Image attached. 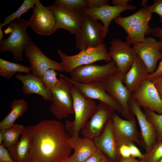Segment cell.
Segmentation results:
<instances>
[{
    "mask_svg": "<svg viewBox=\"0 0 162 162\" xmlns=\"http://www.w3.org/2000/svg\"><path fill=\"white\" fill-rule=\"evenodd\" d=\"M149 74L146 66L137 54L131 67L125 76L123 83L132 94L140 88Z\"/></svg>",
    "mask_w": 162,
    "mask_h": 162,
    "instance_id": "23",
    "label": "cell"
},
{
    "mask_svg": "<svg viewBox=\"0 0 162 162\" xmlns=\"http://www.w3.org/2000/svg\"><path fill=\"white\" fill-rule=\"evenodd\" d=\"M2 28H0V40H2L3 38V32L2 30Z\"/></svg>",
    "mask_w": 162,
    "mask_h": 162,
    "instance_id": "49",
    "label": "cell"
},
{
    "mask_svg": "<svg viewBox=\"0 0 162 162\" xmlns=\"http://www.w3.org/2000/svg\"><path fill=\"white\" fill-rule=\"evenodd\" d=\"M110 43L109 54L118 68L117 74L124 78L137 54L130 44L126 41L115 39Z\"/></svg>",
    "mask_w": 162,
    "mask_h": 162,
    "instance_id": "11",
    "label": "cell"
},
{
    "mask_svg": "<svg viewBox=\"0 0 162 162\" xmlns=\"http://www.w3.org/2000/svg\"><path fill=\"white\" fill-rule=\"evenodd\" d=\"M120 162H143L142 160H139L131 157L128 158H124L120 156Z\"/></svg>",
    "mask_w": 162,
    "mask_h": 162,
    "instance_id": "44",
    "label": "cell"
},
{
    "mask_svg": "<svg viewBox=\"0 0 162 162\" xmlns=\"http://www.w3.org/2000/svg\"><path fill=\"white\" fill-rule=\"evenodd\" d=\"M145 8L150 13H154L157 14L162 18V0H155L153 4L149 6H146Z\"/></svg>",
    "mask_w": 162,
    "mask_h": 162,
    "instance_id": "34",
    "label": "cell"
},
{
    "mask_svg": "<svg viewBox=\"0 0 162 162\" xmlns=\"http://www.w3.org/2000/svg\"><path fill=\"white\" fill-rule=\"evenodd\" d=\"M30 127L32 148L29 160L63 162L70 157V136L62 122L44 119Z\"/></svg>",
    "mask_w": 162,
    "mask_h": 162,
    "instance_id": "1",
    "label": "cell"
},
{
    "mask_svg": "<svg viewBox=\"0 0 162 162\" xmlns=\"http://www.w3.org/2000/svg\"><path fill=\"white\" fill-rule=\"evenodd\" d=\"M70 93L72 97L74 119L66 121L65 129L70 137H77L82 129L95 111L97 105L94 101L83 95L73 85Z\"/></svg>",
    "mask_w": 162,
    "mask_h": 162,
    "instance_id": "2",
    "label": "cell"
},
{
    "mask_svg": "<svg viewBox=\"0 0 162 162\" xmlns=\"http://www.w3.org/2000/svg\"><path fill=\"white\" fill-rule=\"evenodd\" d=\"M133 47L142 60L149 74L157 69L158 61L162 58V41L149 37L145 40L133 45Z\"/></svg>",
    "mask_w": 162,
    "mask_h": 162,
    "instance_id": "14",
    "label": "cell"
},
{
    "mask_svg": "<svg viewBox=\"0 0 162 162\" xmlns=\"http://www.w3.org/2000/svg\"><path fill=\"white\" fill-rule=\"evenodd\" d=\"M63 162H74L73 160L71 159V158H70V157H69L67 158V159H66L65 160H64Z\"/></svg>",
    "mask_w": 162,
    "mask_h": 162,
    "instance_id": "47",
    "label": "cell"
},
{
    "mask_svg": "<svg viewBox=\"0 0 162 162\" xmlns=\"http://www.w3.org/2000/svg\"><path fill=\"white\" fill-rule=\"evenodd\" d=\"M110 1L109 0H88L87 8H99L103 6L109 5Z\"/></svg>",
    "mask_w": 162,
    "mask_h": 162,
    "instance_id": "37",
    "label": "cell"
},
{
    "mask_svg": "<svg viewBox=\"0 0 162 162\" xmlns=\"http://www.w3.org/2000/svg\"><path fill=\"white\" fill-rule=\"evenodd\" d=\"M14 76L22 82V89L25 94H38L41 96L44 100L51 101V92L42 79L31 73L25 74L17 73Z\"/></svg>",
    "mask_w": 162,
    "mask_h": 162,
    "instance_id": "22",
    "label": "cell"
},
{
    "mask_svg": "<svg viewBox=\"0 0 162 162\" xmlns=\"http://www.w3.org/2000/svg\"><path fill=\"white\" fill-rule=\"evenodd\" d=\"M152 18V14L143 8L128 16H119L114 22L126 31V41L134 45L145 41V35L152 33L153 29L148 24Z\"/></svg>",
    "mask_w": 162,
    "mask_h": 162,
    "instance_id": "3",
    "label": "cell"
},
{
    "mask_svg": "<svg viewBox=\"0 0 162 162\" xmlns=\"http://www.w3.org/2000/svg\"><path fill=\"white\" fill-rule=\"evenodd\" d=\"M131 0H112L111 3L113 6H125L128 5V3Z\"/></svg>",
    "mask_w": 162,
    "mask_h": 162,
    "instance_id": "43",
    "label": "cell"
},
{
    "mask_svg": "<svg viewBox=\"0 0 162 162\" xmlns=\"http://www.w3.org/2000/svg\"><path fill=\"white\" fill-rule=\"evenodd\" d=\"M32 148V138L30 126L27 125L18 142L8 148L15 162H27L29 159Z\"/></svg>",
    "mask_w": 162,
    "mask_h": 162,
    "instance_id": "24",
    "label": "cell"
},
{
    "mask_svg": "<svg viewBox=\"0 0 162 162\" xmlns=\"http://www.w3.org/2000/svg\"><path fill=\"white\" fill-rule=\"evenodd\" d=\"M84 162H113L100 150L97 149L96 152Z\"/></svg>",
    "mask_w": 162,
    "mask_h": 162,
    "instance_id": "35",
    "label": "cell"
},
{
    "mask_svg": "<svg viewBox=\"0 0 162 162\" xmlns=\"http://www.w3.org/2000/svg\"><path fill=\"white\" fill-rule=\"evenodd\" d=\"M114 112L107 105L100 102L97 105L94 113L80 133L83 137L93 140L103 132Z\"/></svg>",
    "mask_w": 162,
    "mask_h": 162,
    "instance_id": "16",
    "label": "cell"
},
{
    "mask_svg": "<svg viewBox=\"0 0 162 162\" xmlns=\"http://www.w3.org/2000/svg\"><path fill=\"white\" fill-rule=\"evenodd\" d=\"M111 118L113 133L118 148L122 144H127L130 142L136 143L143 147L134 116L129 120L124 119L114 112Z\"/></svg>",
    "mask_w": 162,
    "mask_h": 162,
    "instance_id": "10",
    "label": "cell"
},
{
    "mask_svg": "<svg viewBox=\"0 0 162 162\" xmlns=\"http://www.w3.org/2000/svg\"><path fill=\"white\" fill-rule=\"evenodd\" d=\"M27 20L29 26L38 34L49 36L54 33L56 20L54 14L39 0H36L32 16Z\"/></svg>",
    "mask_w": 162,
    "mask_h": 162,
    "instance_id": "13",
    "label": "cell"
},
{
    "mask_svg": "<svg viewBox=\"0 0 162 162\" xmlns=\"http://www.w3.org/2000/svg\"><path fill=\"white\" fill-rule=\"evenodd\" d=\"M127 145L130 148L131 157L134 158L137 157L141 160L144 158V154L142 153L139 149L135 145L133 142H129Z\"/></svg>",
    "mask_w": 162,
    "mask_h": 162,
    "instance_id": "38",
    "label": "cell"
},
{
    "mask_svg": "<svg viewBox=\"0 0 162 162\" xmlns=\"http://www.w3.org/2000/svg\"><path fill=\"white\" fill-rule=\"evenodd\" d=\"M28 105L23 99H15L10 104V112L0 122V130L7 128L14 124L16 120L22 116L27 110Z\"/></svg>",
    "mask_w": 162,
    "mask_h": 162,
    "instance_id": "26",
    "label": "cell"
},
{
    "mask_svg": "<svg viewBox=\"0 0 162 162\" xmlns=\"http://www.w3.org/2000/svg\"><path fill=\"white\" fill-rule=\"evenodd\" d=\"M131 97L140 107L162 115V100L152 81L146 79L140 88L132 94Z\"/></svg>",
    "mask_w": 162,
    "mask_h": 162,
    "instance_id": "19",
    "label": "cell"
},
{
    "mask_svg": "<svg viewBox=\"0 0 162 162\" xmlns=\"http://www.w3.org/2000/svg\"><path fill=\"white\" fill-rule=\"evenodd\" d=\"M158 94L162 100V76L157 78L152 81Z\"/></svg>",
    "mask_w": 162,
    "mask_h": 162,
    "instance_id": "41",
    "label": "cell"
},
{
    "mask_svg": "<svg viewBox=\"0 0 162 162\" xmlns=\"http://www.w3.org/2000/svg\"><path fill=\"white\" fill-rule=\"evenodd\" d=\"M160 21L162 24L161 28L156 27L152 29V33L154 35L158 38L160 40L162 41V18H160Z\"/></svg>",
    "mask_w": 162,
    "mask_h": 162,
    "instance_id": "42",
    "label": "cell"
},
{
    "mask_svg": "<svg viewBox=\"0 0 162 162\" xmlns=\"http://www.w3.org/2000/svg\"><path fill=\"white\" fill-rule=\"evenodd\" d=\"M76 36L75 45L80 50L104 43L103 25L97 20L82 14L80 32Z\"/></svg>",
    "mask_w": 162,
    "mask_h": 162,
    "instance_id": "7",
    "label": "cell"
},
{
    "mask_svg": "<svg viewBox=\"0 0 162 162\" xmlns=\"http://www.w3.org/2000/svg\"><path fill=\"white\" fill-rule=\"evenodd\" d=\"M147 0H142L141 3V5L143 7V8L145 7L146 6V3L147 2Z\"/></svg>",
    "mask_w": 162,
    "mask_h": 162,
    "instance_id": "46",
    "label": "cell"
},
{
    "mask_svg": "<svg viewBox=\"0 0 162 162\" xmlns=\"http://www.w3.org/2000/svg\"><path fill=\"white\" fill-rule=\"evenodd\" d=\"M70 81L83 95L89 99H96L107 105L114 111L122 114L121 106L118 102L106 91L102 82H93L82 83Z\"/></svg>",
    "mask_w": 162,
    "mask_h": 162,
    "instance_id": "15",
    "label": "cell"
},
{
    "mask_svg": "<svg viewBox=\"0 0 162 162\" xmlns=\"http://www.w3.org/2000/svg\"><path fill=\"white\" fill-rule=\"evenodd\" d=\"M110 118L101 134L94 140L95 146L113 162L119 161L120 155L113 133Z\"/></svg>",
    "mask_w": 162,
    "mask_h": 162,
    "instance_id": "21",
    "label": "cell"
},
{
    "mask_svg": "<svg viewBox=\"0 0 162 162\" xmlns=\"http://www.w3.org/2000/svg\"><path fill=\"white\" fill-rule=\"evenodd\" d=\"M143 109L147 118L155 129L157 141H162V115L156 113L147 108H143Z\"/></svg>",
    "mask_w": 162,
    "mask_h": 162,
    "instance_id": "30",
    "label": "cell"
},
{
    "mask_svg": "<svg viewBox=\"0 0 162 162\" xmlns=\"http://www.w3.org/2000/svg\"><path fill=\"white\" fill-rule=\"evenodd\" d=\"M36 0H24L19 8L14 13L7 16L4 22L0 23V28L8 24L14 20L20 17L24 13L34 7Z\"/></svg>",
    "mask_w": 162,
    "mask_h": 162,
    "instance_id": "29",
    "label": "cell"
},
{
    "mask_svg": "<svg viewBox=\"0 0 162 162\" xmlns=\"http://www.w3.org/2000/svg\"><path fill=\"white\" fill-rule=\"evenodd\" d=\"M158 162H162V158L160 159Z\"/></svg>",
    "mask_w": 162,
    "mask_h": 162,
    "instance_id": "50",
    "label": "cell"
},
{
    "mask_svg": "<svg viewBox=\"0 0 162 162\" xmlns=\"http://www.w3.org/2000/svg\"><path fill=\"white\" fill-rule=\"evenodd\" d=\"M25 128L21 124H14L10 128L1 130L3 136L2 145L7 148L14 145L20 140Z\"/></svg>",
    "mask_w": 162,
    "mask_h": 162,
    "instance_id": "28",
    "label": "cell"
},
{
    "mask_svg": "<svg viewBox=\"0 0 162 162\" xmlns=\"http://www.w3.org/2000/svg\"><path fill=\"white\" fill-rule=\"evenodd\" d=\"M3 141V136L2 130L0 131V145H2Z\"/></svg>",
    "mask_w": 162,
    "mask_h": 162,
    "instance_id": "45",
    "label": "cell"
},
{
    "mask_svg": "<svg viewBox=\"0 0 162 162\" xmlns=\"http://www.w3.org/2000/svg\"><path fill=\"white\" fill-rule=\"evenodd\" d=\"M130 111L133 116H136L140 127V137L145 150V154L149 153L155 144L156 134L152 124L148 119L141 107L131 97L128 103Z\"/></svg>",
    "mask_w": 162,
    "mask_h": 162,
    "instance_id": "18",
    "label": "cell"
},
{
    "mask_svg": "<svg viewBox=\"0 0 162 162\" xmlns=\"http://www.w3.org/2000/svg\"><path fill=\"white\" fill-rule=\"evenodd\" d=\"M136 8L135 6L129 4L125 6L106 5L99 8H86L84 10L82 14L102 22L105 38L108 33L110 24L113 20L119 16L121 13L125 10H133Z\"/></svg>",
    "mask_w": 162,
    "mask_h": 162,
    "instance_id": "20",
    "label": "cell"
},
{
    "mask_svg": "<svg viewBox=\"0 0 162 162\" xmlns=\"http://www.w3.org/2000/svg\"><path fill=\"white\" fill-rule=\"evenodd\" d=\"M124 79L117 74L109 76L102 82L107 93L121 106L122 111V115L125 119L129 120L133 116L130 111L128 104L132 94L124 85Z\"/></svg>",
    "mask_w": 162,
    "mask_h": 162,
    "instance_id": "12",
    "label": "cell"
},
{
    "mask_svg": "<svg viewBox=\"0 0 162 162\" xmlns=\"http://www.w3.org/2000/svg\"><path fill=\"white\" fill-rule=\"evenodd\" d=\"M27 162H42L39 160L34 159H30Z\"/></svg>",
    "mask_w": 162,
    "mask_h": 162,
    "instance_id": "48",
    "label": "cell"
},
{
    "mask_svg": "<svg viewBox=\"0 0 162 162\" xmlns=\"http://www.w3.org/2000/svg\"><path fill=\"white\" fill-rule=\"evenodd\" d=\"M143 162H158L162 158V141H157L151 151L144 154Z\"/></svg>",
    "mask_w": 162,
    "mask_h": 162,
    "instance_id": "32",
    "label": "cell"
},
{
    "mask_svg": "<svg viewBox=\"0 0 162 162\" xmlns=\"http://www.w3.org/2000/svg\"><path fill=\"white\" fill-rule=\"evenodd\" d=\"M24 51L25 57L30 64L31 71L35 76L42 79L44 73L50 69L64 71L61 63L47 57L32 40L29 41Z\"/></svg>",
    "mask_w": 162,
    "mask_h": 162,
    "instance_id": "9",
    "label": "cell"
},
{
    "mask_svg": "<svg viewBox=\"0 0 162 162\" xmlns=\"http://www.w3.org/2000/svg\"><path fill=\"white\" fill-rule=\"evenodd\" d=\"M58 79L56 86L50 90L52 97L49 110L57 118L61 120L74 114L70 93L73 84L70 78L63 74H60Z\"/></svg>",
    "mask_w": 162,
    "mask_h": 162,
    "instance_id": "6",
    "label": "cell"
},
{
    "mask_svg": "<svg viewBox=\"0 0 162 162\" xmlns=\"http://www.w3.org/2000/svg\"><path fill=\"white\" fill-rule=\"evenodd\" d=\"M69 141L74 152L70 158L74 162H84L93 155L98 148L93 140L85 138L70 137Z\"/></svg>",
    "mask_w": 162,
    "mask_h": 162,
    "instance_id": "25",
    "label": "cell"
},
{
    "mask_svg": "<svg viewBox=\"0 0 162 162\" xmlns=\"http://www.w3.org/2000/svg\"><path fill=\"white\" fill-rule=\"evenodd\" d=\"M118 71L115 62L112 60L104 65L91 64L78 67L70 73V79L82 83L102 82L109 76L116 74Z\"/></svg>",
    "mask_w": 162,
    "mask_h": 162,
    "instance_id": "8",
    "label": "cell"
},
{
    "mask_svg": "<svg viewBox=\"0 0 162 162\" xmlns=\"http://www.w3.org/2000/svg\"><path fill=\"white\" fill-rule=\"evenodd\" d=\"M47 7L52 12L55 17L54 32L58 29L63 28L75 35L79 33L82 14L64 8L56 1Z\"/></svg>",
    "mask_w": 162,
    "mask_h": 162,
    "instance_id": "17",
    "label": "cell"
},
{
    "mask_svg": "<svg viewBox=\"0 0 162 162\" xmlns=\"http://www.w3.org/2000/svg\"><path fill=\"white\" fill-rule=\"evenodd\" d=\"M162 76V60L159 63L158 68L153 73L149 74L147 79L151 81Z\"/></svg>",
    "mask_w": 162,
    "mask_h": 162,
    "instance_id": "40",
    "label": "cell"
},
{
    "mask_svg": "<svg viewBox=\"0 0 162 162\" xmlns=\"http://www.w3.org/2000/svg\"><path fill=\"white\" fill-rule=\"evenodd\" d=\"M57 52L60 56L64 71L70 73L76 68L103 60L108 63L112 60L104 43L97 47L80 50L78 54L68 56L58 49Z\"/></svg>",
    "mask_w": 162,
    "mask_h": 162,
    "instance_id": "5",
    "label": "cell"
},
{
    "mask_svg": "<svg viewBox=\"0 0 162 162\" xmlns=\"http://www.w3.org/2000/svg\"><path fill=\"white\" fill-rule=\"evenodd\" d=\"M120 162V161H119H119H118V162Z\"/></svg>",
    "mask_w": 162,
    "mask_h": 162,
    "instance_id": "51",
    "label": "cell"
},
{
    "mask_svg": "<svg viewBox=\"0 0 162 162\" xmlns=\"http://www.w3.org/2000/svg\"><path fill=\"white\" fill-rule=\"evenodd\" d=\"M29 67L18 63L12 62L0 58V76L9 79L16 73H30Z\"/></svg>",
    "mask_w": 162,
    "mask_h": 162,
    "instance_id": "27",
    "label": "cell"
},
{
    "mask_svg": "<svg viewBox=\"0 0 162 162\" xmlns=\"http://www.w3.org/2000/svg\"><path fill=\"white\" fill-rule=\"evenodd\" d=\"M57 75L55 70L52 69L47 70L43 75L42 79L50 90L55 88L59 82V79L57 78Z\"/></svg>",
    "mask_w": 162,
    "mask_h": 162,
    "instance_id": "33",
    "label": "cell"
},
{
    "mask_svg": "<svg viewBox=\"0 0 162 162\" xmlns=\"http://www.w3.org/2000/svg\"><path fill=\"white\" fill-rule=\"evenodd\" d=\"M5 33H11L6 39L0 41V49L12 53L13 59L16 62H23V51L30 40L31 36L27 32L29 26L28 20L20 17L7 25Z\"/></svg>",
    "mask_w": 162,
    "mask_h": 162,
    "instance_id": "4",
    "label": "cell"
},
{
    "mask_svg": "<svg viewBox=\"0 0 162 162\" xmlns=\"http://www.w3.org/2000/svg\"><path fill=\"white\" fill-rule=\"evenodd\" d=\"M60 5L80 14L87 7L88 0H56Z\"/></svg>",
    "mask_w": 162,
    "mask_h": 162,
    "instance_id": "31",
    "label": "cell"
},
{
    "mask_svg": "<svg viewBox=\"0 0 162 162\" xmlns=\"http://www.w3.org/2000/svg\"><path fill=\"white\" fill-rule=\"evenodd\" d=\"M120 155L124 158H128L131 157L130 148L128 145L123 144L118 148Z\"/></svg>",
    "mask_w": 162,
    "mask_h": 162,
    "instance_id": "39",
    "label": "cell"
},
{
    "mask_svg": "<svg viewBox=\"0 0 162 162\" xmlns=\"http://www.w3.org/2000/svg\"><path fill=\"white\" fill-rule=\"evenodd\" d=\"M0 162H15L8 150L3 145H0Z\"/></svg>",
    "mask_w": 162,
    "mask_h": 162,
    "instance_id": "36",
    "label": "cell"
}]
</instances>
